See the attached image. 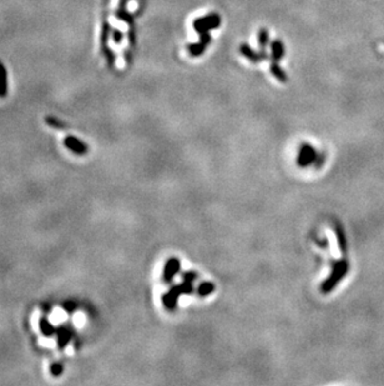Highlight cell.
<instances>
[{"label": "cell", "instance_id": "1", "mask_svg": "<svg viewBox=\"0 0 384 386\" xmlns=\"http://www.w3.org/2000/svg\"><path fill=\"white\" fill-rule=\"evenodd\" d=\"M185 283L180 285H176L173 286V289L170 290L169 293L162 298V301H164L165 306L167 307L169 310H173L176 307V304H177V299L181 294H190L192 293V286H191V280H187L185 279Z\"/></svg>", "mask_w": 384, "mask_h": 386}, {"label": "cell", "instance_id": "5", "mask_svg": "<svg viewBox=\"0 0 384 386\" xmlns=\"http://www.w3.org/2000/svg\"><path fill=\"white\" fill-rule=\"evenodd\" d=\"M240 51L243 57L246 58V59H249L251 62H254V64L258 61H261L262 59L263 60L269 59V57H267V54H266L265 49H262V51H261V53H256V51L252 50V49L247 45V44H242V45L240 46Z\"/></svg>", "mask_w": 384, "mask_h": 386}, {"label": "cell", "instance_id": "3", "mask_svg": "<svg viewBox=\"0 0 384 386\" xmlns=\"http://www.w3.org/2000/svg\"><path fill=\"white\" fill-rule=\"evenodd\" d=\"M221 24V18L220 15L213 13V14H209L205 18H198L193 21V28L196 29L198 34H206L209 33V30L212 29H217Z\"/></svg>", "mask_w": 384, "mask_h": 386}, {"label": "cell", "instance_id": "13", "mask_svg": "<svg viewBox=\"0 0 384 386\" xmlns=\"http://www.w3.org/2000/svg\"><path fill=\"white\" fill-rule=\"evenodd\" d=\"M74 321H75V324H77V326H82V325H84V321H85L84 315L79 312V314H77V315H75V318H74Z\"/></svg>", "mask_w": 384, "mask_h": 386}, {"label": "cell", "instance_id": "9", "mask_svg": "<svg viewBox=\"0 0 384 386\" xmlns=\"http://www.w3.org/2000/svg\"><path fill=\"white\" fill-rule=\"evenodd\" d=\"M65 319H66L65 311L61 309H59V307L51 312L50 320H51V323H54V324H60V323H62V321L65 320Z\"/></svg>", "mask_w": 384, "mask_h": 386}, {"label": "cell", "instance_id": "11", "mask_svg": "<svg viewBox=\"0 0 384 386\" xmlns=\"http://www.w3.org/2000/svg\"><path fill=\"white\" fill-rule=\"evenodd\" d=\"M213 290H215V285L213 284H211V283H202L198 286V294H200V296H207Z\"/></svg>", "mask_w": 384, "mask_h": 386}, {"label": "cell", "instance_id": "4", "mask_svg": "<svg viewBox=\"0 0 384 386\" xmlns=\"http://www.w3.org/2000/svg\"><path fill=\"white\" fill-rule=\"evenodd\" d=\"M317 153L309 144L302 145V148L300 150V155H298V165L300 166H308L316 160Z\"/></svg>", "mask_w": 384, "mask_h": 386}, {"label": "cell", "instance_id": "10", "mask_svg": "<svg viewBox=\"0 0 384 386\" xmlns=\"http://www.w3.org/2000/svg\"><path fill=\"white\" fill-rule=\"evenodd\" d=\"M205 50H206V45L201 43V41L198 44H190L189 45V53L191 57H198V55L202 54Z\"/></svg>", "mask_w": 384, "mask_h": 386}, {"label": "cell", "instance_id": "2", "mask_svg": "<svg viewBox=\"0 0 384 386\" xmlns=\"http://www.w3.org/2000/svg\"><path fill=\"white\" fill-rule=\"evenodd\" d=\"M347 271H348V263L346 262V260L337 263L336 266H334L333 269V273L330 274L329 278H328L322 284L321 291H322V293H329L330 290H333L339 281L345 278Z\"/></svg>", "mask_w": 384, "mask_h": 386}, {"label": "cell", "instance_id": "7", "mask_svg": "<svg viewBox=\"0 0 384 386\" xmlns=\"http://www.w3.org/2000/svg\"><path fill=\"white\" fill-rule=\"evenodd\" d=\"M271 48H272V58H273V61L278 62V60L282 59L283 54H285L283 44L281 43L280 40H274L273 43H272Z\"/></svg>", "mask_w": 384, "mask_h": 386}, {"label": "cell", "instance_id": "8", "mask_svg": "<svg viewBox=\"0 0 384 386\" xmlns=\"http://www.w3.org/2000/svg\"><path fill=\"white\" fill-rule=\"evenodd\" d=\"M271 73L273 74V77L276 78L277 80H280V81L282 82H286L287 81V75H286L285 71L282 70V69L278 66V64L274 61H272L271 64Z\"/></svg>", "mask_w": 384, "mask_h": 386}, {"label": "cell", "instance_id": "6", "mask_svg": "<svg viewBox=\"0 0 384 386\" xmlns=\"http://www.w3.org/2000/svg\"><path fill=\"white\" fill-rule=\"evenodd\" d=\"M180 260L176 258L173 259H170L169 262L166 263V266H165V273H164V279L166 281H170L171 279L173 278V276L176 275V274L178 273V270H180Z\"/></svg>", "mask_w": 384, "mask_h": 386}, {"label": "cell", "instance_id": "12", "mask_svg": "<svg viewBox=\"0 0 384 386\" xmlns=\"http://www.w3.org/2000/svg\"><path fill=\"white\" fill-rule=\"evenodd\" d=\"M267 43H269V33L266 29H261L260 33H258V44H260L261 49H265Z\"/></svg>", "mask_w": 384, "mask_h": 386}]
</instances>
